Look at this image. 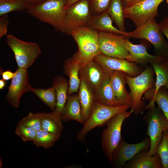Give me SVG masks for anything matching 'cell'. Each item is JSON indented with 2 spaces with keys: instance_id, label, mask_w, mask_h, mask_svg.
Listing matches in <instances>:
<instances>
[{
  "instance_id": "1",
  "label": "cell",
  "mask_w": 168,
  "mask_h": 168,
  "mask_svg": "<svg viewBox=\"0 0 168 168\" xmlns=\"http://www.w3.org/2000/svg\"><path fill=\"white\" fill-rule=\"evenodd\" d=\"M67 0H43L31 3L27 10L30 15L49 24L56 31L64 26Z\"/></svg>"
},
{
  "instance_id": "2",
  "label": "cell",
  "mask_w": 168,
  "mask_h": 168,
  "mask_svg": "<svg viewBox=\"0 0 168 168\" xmlns=\"http://www.w3.org/2000/svg\"><path fill=\"white\" fill-rule=\"evenodd\" d=\"M70 35L76 42L77 52L74 54L81 68L100 54L99 47V33L88 26L72 30Z\"/></svg>"
},
{
  "instance_id": "3",
  "label": "cell",
  "mask_w": 168,
  "mask_h": 168,
  "mask_svg": "<svg viewBox=\"0 0 168 168\" xmlns=\"http://www.w3.org/2000/svg\"><path fill=\"white\" fill-rule=\"evenodd\" d=\"M128 105L111 106L102 104L95 100L90 115L83 124L82 129L77 135V139L83 142L87 133L93 128L106 124L111 118L118 114L126 111Z\"/></svg>"
},
{
  "instance_id": "4",
  "label": "cell",
  "mask_w": 168,
  "mask_h": 168,
  "mask_svg": "<svg viewBox=\"0 0 168 168\" xmlns=\"http://www.w3.org/2000/svg\"><path fill=\"white\" fill-rule=\"evenodd\" d=\"M133 112L132 110L121 112L110 119L106 124V128L102 135L101 146L110 162L112 161L113 152L122 139L121 128L124 120Z\"/></svg>"
},
{
  "instance_id": "5",
  "label": "cell",
  "mask_w": 168,
  "mask_h": 168,
  "mask_svg": "<svg viewBox=\"0 0 168 168\" xmlns=\"http://www.w3.org/2000/svg\"><path fill=\"white\" fill-rule=\"evenodd\" d=\"M153 74L152 69L147 67L136 77L127 75L126 82L130 89L129 94L132 101L131 107L136 114L141 112L143 108L144 102L141 100L143 95L153 85Z\"/></svg>"
},
{
  "instance_id": "6",
  "label": "cell",
  "mask_w": 168,
  "mask_h": 168,
  "mask_svg": "<svg viewBox=\"0 0 168 168\" xmlns=\"http://www.w3.org/2000/svg\"><path fill=\"white\" fill-rule=\"evenodd\" d=\"M6 42L13 53L18 68L27 69L42 52L37 43L22 40L11 34L7 36Z\"/></svg>"
},
{
  "instance_id": "7",
  "label": "cell",
  "mask_w": 168,
  "mask_h": 168,
  "mask_svg": "<svg viewBox=\"0 0 168 168\" xmlns=\"http://www.w3.org/2000/svg\"><path fill=\"white\" fill-rule=\"evenodd\" d=\"M92 16L89 0L79 1L66 9L61 32L70 35L76 29L88 26Z\"/></svg>"
},
{
  "instance_id": "8",
  "label": "cell",
  "mask_w": 168,
  "mask_h": 168,
  "mask_svg": "<svg viewBox=\"0 0 168 168\" xmlns=\"http://www.w3.org/2000/svg\"><path fill=\"white\" fill-rule=\"evenodd\" d=\"M144 117L147 125V135L150 140L149 154L152 156L156 153L157 146L161 142L163 132L168 129V121L161 110L155 107L149 109Z\"/></svg>"
},
{
  "instance_id": "9",
  "label": "cell",
  "mask_w": 168,
  "mask_h": 168,
  "mask_svg": "<svg viewBox=\"0 0 168 168\" xmlns=\"http://www.w3.org/2000/svg\"><path fill=\"white\" fill-rule=\"evenodd\" d=\"M164 0H144L132 4L124 9L125 18L134 23L136 28L140 27L158 15L157 8Z\"/></svg>"
},
{
  "instance_id": "10",
  "label": "cell",
  "mask_w": 168,
  "mask_h": 168,
  "mask_svg": "<svg viewBox=\"0 0 168 168\" xmlns=\"http://www.w3.org/2000/svg\"><path fill=\"white\" fill-rule=\"evenodd\" d=\"M158 23L155 19L128 32V37L145 39L151 43L157 50L168 58V44L165 40Z\"/></svg>"
},
{
  "instance_id": "11",
  "label": "cell",
  "mask_w": 168,
  "mask_h": 168,
  "mask_svg": "<svg viewBox=\"0 0 168 168\" xmlns=\"http://www.w3.org/2000/svg\"><path fill=\"white\" fill-rule=\"evenodd\" d=\"M126 36L109 32L99 33L100 53L104 55L127 60L129 53L125 44Z\"/></svg>"
},
{
  "instance_id": "12",
  "label": "cell",
  "mask_w": 168,
  "mask_h": 168,
  "mask_svg": "<svg viewBox=\"0 0 168 168\" xmlns=\"http://www.w3.org/2000/svg\"><path fill=\"white\" fill-rule=\"evenodd\" d=\"M15 72V74L8 87L6 98L11 105L17 108L22 95L28 91L32 92L34 88L29 82L27 69L18 68Z\"/></svg>"
},
{
  "instance_id": "13",
  "label": "cell",
  "mask_w": 168,
  "mask_h": 168,
  "mask_svg": "<svg viewBox=\"0 0 168 168\" xmlns=\"http://www.w3.org/2000/svg\"><path fill=\"white\" fill-rule=\"evenodd\" d=\"M150 144V140L148 138L135 144L128 143L122 138L113 152L112 162H114L117 167H122L127 161L132 159L141 151L149 149Z\"/></svg>"
},
{
  "instance_id": "14",
  "label": "cell",
  "mask_w": 168,
  "mask_h": 168,
  "mask_svg": "<svg viewBox=\"0 0 168 168\" xmlns=\"http://www.w3.org/2000/svg\"><path fill=\"white\" fill-rule=\"evenodd\" d=\"M94 59L108 74L117 71L124 72L130 76L133 77L141 73L140 69L136 64L125 59L100 54L95 57Z\"/></svg>"
},
{
  "instance_id": "15",
  "label": "cell",
  "mask_w": 168,
  "mask_h": 168,
  "mask_svg": "<svg viewBox=\"0 0 168 168\" xmlns=\"http://www.w3.org/2000/svg\"><path fill=\"white\" fill-rule=\"evenodd\" d=\"M79 74L93 93L98 90L105 78L110 74L105 72L100 65L94 59L81 67Z\"/></svg>"
},
{
  "instance_id": "16",
  "label": "cell",
  "mask_w": 168,
  "mask_h": 168,
  "mask_svg": "<svg viewBox=\"0 0 168 168\" xmlns=\"http://www.w3.org/2000/svg\"><path fill=\"white\" fill-rule=\"evenodd\" d=\"M125 44L129 54L127 60L128 61L142 64L147 63L152 64L168 59L162 56L150 54L147 52L144 45L142 44H133L127 38L125 39Z\"/></svg>"
},
{
  "instance_id": "17",
  "label": "cell",
  "mask_w": 168,
  "mask_h": 168,
  "mask_svg": "<svg viewBox=\"0 0 168 168\" xmlns=\"http://www.w3.org/2000/svg\"><path fill=\"white\" fill-rule=\"evenodd\" d=\"M127 74L119 71H115L110 74L111 84L119 105L131 107L132 100L125 88Z\"/></svg>"
},
{
  "instance_id": "18",
  "label": "cell",
  "mask_w": 168,
  "mask_h": 168,
  "mask_svg": "<svg viewBox=\"0 0 168 168\" xmlns=\"http://www.w3.org/2000/svg\"><path fill=\"white\" fill-rule=\"evenodd\" d=\"M80 84L77 94L83 124L87 120L95 101L94 93L84 79L80 76Z\"/></svg>"
},
{
  "instance_id": "19",
  "label": "cell",
  "mask_w": 168,
  "mask_h": 168,
  "mask_svg": "<svg viewBox=\"0 0 168 168\" xmlns=\"http://www.w3.org/2000/svg\"><path fill=\"white\" fill-rule=\"evenodd\" d=\"M80 68V64L74 54L64 62L63 65L64 73L69 77L68 96L78 91L80 84L79 74Z\"/></svg>"
},
{
  "instance_id": "20",
  "label": "cell",
  "mask_w": 168,
  "mask_h": 168,
  "mask_svg": "<svg viewBox=\"0 0 168 168\" xmlns=\"http://www.w3.org/2000/svg\"><path fill=\"white\" fill-rule=\"evenodd\" d=\"M149 149L142 150L137 154L127 164L129 168H160L162 163L159 155L156 153L152 156L149 154Z\"/></svg>"
},
{
  "instance_id": "21",
  "label": "cell",
  "mask_w": 168,
  "mask_h": 168,
  "mask_svg": "<svg viewBox=\"0 0 168 168\" xmlns=\"http://www.w3.org/2000/svg\"><path fill=\"white\" fill-rule=\"evenodd\" d=\"M88 26L98 33L111 32L123 35L128 37V32L122 31L113 26L112 19L106 11L93 16Z\"/></svg>"
},
{
  "instance_id": "22",
  "label": "cell",
  "mask_w": 168,
  "mask_h": 168,
  "mask_svg": "<svg viewBox=\"0 0 168 168\" xmlns=\"http://www.w3.org/2000/svg\"><path fill=\"white\" fill-rule=\"evenodd\" d=\"M156 75L154 87L150 92H146L145 98L147 100L155 94L162 86H165L168 91V59L152 63Z\"/></svg>"
},
{
  "instance_id": "23",
  "label": "cell",
  "mask_w": 168,
  "mask_h": 168,
  "mask_svg": "<svg viewBox=\"0 0 168 168\" xmlns=\"http://www.w3.org/2000/svg\"><path fill=\"white\" fill-rule=\"evenodd\" d=\"M60 117L62 121L68 122L74 120L82 124L81 109L77 94L68 95L67 101Z\"/></svg>"
},
{
  "instance_id": "24",
  "label": "cell",
  "mask_w": 168,
  "mask_h": 168,
  "mask_svg": "<svg viewBox=\"0 0 168 168\" xmlns=\"http://www.w3.org/2000/svg\"><path fill=\"white\" fill-rule=\"evenodd\" d=\"M94 96L95 100L104 105L111 106H120L112 87L110 75L105 78L98 90L94 93Z\"/></svg>"
},
{
  "instance_id": "25",
  "label": "cell",
  "mask_w": 168,
  "mask_h": 168,
  "mask_svg": "<svg viewBox=\"0 0 168 168\" xmlns=\"http://www.w3.org/2000/svg\"><path fill=\"white\" fill-rule=\"evenodd\" d=\"M68 86V82L62 76L56 77L54 79L52 86L55 91L57 102L54 111L60 116L67 101Z\"/></svg>"
},
{
  "instance_id": "26",
  "label": "cell",
  "mask_w": 168,
  "mask_h": 168,
  "mask_svg": "<svg viewBox=\"0 0 168 168\" xmlns=\"http://www.w3.org/2000/svg\"><path fill=\"white\" fill-rule=\"evenodd\" d=\"M42 129L54 133L60 134L63 126L60 116L54 111L50 113H40Z\"/></svg>"
},
{
  "instance_id": "27",
  "label": "cell",
  "mask_w": 168,
  "mask_h": 168,
  "mask_svg": "<svg viewBox=\"0 0 168 168\" xmlns=\"http://www.w3.org/2000/svg\"><path fill=\"white\" fill-rule=\"evenodd\" d=\"M147 100L150 102L145 109H149L154 107L156 102L168 121V91L166 88L164 86H161Z\"/></svg>"
},
{
  "instance_id": "28",
  "label": "cell",
  "mask_w": 168,
  "mask_h": 168,
  "mask_svg": "<svg viewBox=\"0 0 168 168\" xmlns=\"http://www.w3.org/2000/svg\"><path fill=\"white\" fill-rule=\"evenodd\" d=\"M106 11L115 22L119 29L126 32L124 26V9L121 0H111Z\"/></svg>"
},
{
  "instance_id": "29",
  "label": "cell",
  "mask_w": 168,
  "mask_h": 168,
  "mask_svg": "<svg viewBox=\"0 0 168 168\" xmlns=\"http://www.w3.org/2000/svg\"><path fill=\"white\" fill-rule=\"evenodd\" d=\"M30 4L24 0H0V16L14 12L27 10Z\"/></svg>"
},
{
  "instance_id": "30",
  "label": "cell",
  "mask_w": 168,
  "mask_h": 168,
  "mask_svg": "<svg viewBox=\"0 0 168 168\" xmlns=\"http://www.w3.org/2000/svg\"><path fill=\"white\" fill-rule=\"evenodd\" d=\"M60 134L54 133L42 129L37 131L36 137L33 141L37 147H42L48 149L51 147L58 139Z\"/></svg>"
},
{
  "instance_id": "31",
  "label": "cell",
  "mask_w": 168,
  "mask_h": 168,
  "mask_svg": "<svg viewBox=\"0 0 168 168\" xmlns=\"http://www.w3.org/2000/svg\"><path fill=\"white\" fill-rule=\"evenodd\" d=\"M32 92L35 94L52 111L56 106V96L54 88L53 86L47 89L34 88Z\"/></svg>"
},
{
  "instance_id": "32",
  "label": "cell",
  "mask_w": 168,
  "mask_h": 168,
  "mask_svg": "<svg viewBox=\"0 0 168 168\" xmlns=\"http://www.w3.org/2000/svg\"><path fill=\"white\" fill-rule=\"evenodd\" d=\"M156 153L161 158L162 168H168V129L163 132L162 140L157 146Z\"/></svg>"
},
{
  "instance_id": "33",
  "label": "cell",
  "mask_w": 168,
  "mask_h": 168,
  "mask_svg": "<svg viewBox=\"0 0 168 168\" xmlns=\"http://www.w3.org/2000/svg\"><path fill=\"white\" fill-rule=\"evenodd\" d=\"M18 124L29 127L37 131L42 129L40 113H29Z\"/></svg>"
},
{
  "instance_id": "34",
  "label": "cell",
  "mask_w": 168,
  "mask_h": 168,
  "mask_svg": "<svg viewBox=\"0 0 168 168\" xmlns=\"http://www.w3.org/2000/svg\"><path fill=\"white\" fill-rule=\"evenodd\" d=\"M37 131L29 127L18 124L15 133L24 141H33L35 138Z\"/></svg>"
},
{
  "instance_id": "35",
  "label": "cell",
  "mask_w": 168,
  "mask_h": 168,
  "mask_svg": "<svg viewBox=\"0 0 168 168\" xmlns=\"http://www.w3.org/2000/svg\"><path fill=\"white\" fill-rule=\"evenodd\" d=\"M111 0H91L89 3L91 13H94L97 15L106 11Z\"/></svg>"
},
{
  "instance_id": "36",
  "label": "cell",
  "mask_w": 168,
  "mask_h": 168,
  "mask_svg": "<svg viewBox=\"0 0 168 168\" xmlns=\"http://www.w3.org/2000/svg\"><path fill=\"white\" fill-rule=\"evenodd\" d=\"M9 23L7 14L0 16V37L5 36L7 32V28Z\"/></svg>"
},
{
  "instance_id": "37",
  "label": "cell",
  "mask_w": 168,
  "mask_h": 168,
  "mask_svg": "<svg viewBox=\"0 0 168 168\" xmlns=\"http://www.w3.org/2000/svg\"><path fill=\"white\" fill-rule=\"evenodd\" d=\"M158 24L161 32L166 37L168 40V15L165 16Z\"/></svg>"
},
{
  "instance_id": "38",
  "label": "cell",
  "mask_w": 168,
  "mask_h": 168,
  "mask_svg": "<svg viewBox=\"0 0 168 168\" xmlns=\"http://www.w3.org/2000/svg\"><path fill=\"white\" fill-rule=\"evenodd\" d=\"M15 74V72H13L10 70L4 71L2 70L0 71V75L2 79L6 81L12 79Z\"/></svg>"
},
{
  "instance_id": "39",
  "label": "cell",
  "mask_w": 168,
  "mask_h": 168,
  "mask_svg": "<svg viewBox=\"0 0 168 168\" xmlns=\"http://www.w3.org/2000/svg\"><path fill=\"white\" fill-rule=\"evenodd\" d=\"M80 0H67V3L66 5L65 8L66 9L75 3L77 1Z\"/></svg>"
},
{
  "instance_id": "40",
  "label": "cell",
  "mask_w": 168,
  "mask_h": 168,
  "mask_svg": "<svg viewBox=\"0 0 168 168\" xmlns=\"http://www.w3.org/2000/svg\"><path fill=\"white\" fill-rule=\"evenodd\" d=\"M7 81L2 79H0V89L2 90L6 86Z\"/></svg>"
},
{
  "instance_id": "41",
  "label": "cell",
  "mask_w": 168,
  "mask_h": 168,
  "mask_svg": "<svg viewBox=\"0 0 168 168\" xmlns=\"http://www.w3.org/2000/svg\"><path fill=\"white\" fill-rule=\"evenodd\" d=\"M26 2L29 3H30L31 4L33 3H35L37 2L43 0H24Z\"/></svg>"
},
{
  "instance_id": "42",
  "label": "cell",
  "mask_w": 168,
  "mask_h": 168,
  "mask_svg": "<svg viewBox=\"0 0 168 168\" xmlns=\"http://www.w3.org/2000/svg\"><path fill=\"white\" fill-rule=\"evenodd\" d=\"M143 0H132L131 4L134 3H136L137 2H139Z\"/></svg>"
},
{
  "instance_id": "43",
  "label": "cell",
  "mask_w": 168,
  "mask_h": 168,
  "mask_svg": "<svg viewBox=\"0 0 168 168\" xmlns=\"http://www.w3.org/2000/svg\"><path fill=\"white\" fill-rule=\"evenodd\" d=\"M126 2L128 3V4H130V5L131 4L132 0H125Z\"/></svg>"
},
{
  "instance_id": "44",
  "label": "cell",
  "mask_w": 168,
  "mask_h": 168,
  "mask_svg": "<svg viewBox=\"0 0 168 168\" xmlns=\"http://www.w3.org/2000/svg\"><path fill=\"white\" fill-rule=\"evenodd\" d=\"M166 1H167V2L168 3V0H166Z\"/></svg>"
}]
</instances>
